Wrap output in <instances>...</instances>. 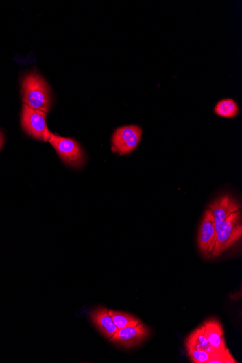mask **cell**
<instances>
[{
	"mask_svg": "<svg viewBox=\"0 0 242 363\" xmlns=\"http://www.w3.org/2000/svg\"><path fill=\"white\" fill-rule=\"evenodd\" d=\"M23 102L30 108L49 112L50 109V92L47 84L36 73L25 76L21 82Z\"/></svg>",
	"mask_w": 242,
	"mask_h": 363,
	"instance_id": "obj_1",
	"label": "cell"
},
{
	"mask_svg": "<svg viewBox=\"0 0 242 363\" xmlns=\"http://www.w3.org/2000/svg\"><path fill=\"white\" fill-rule=\"evenodd\" d=\"M241 236V214L240 211H237L224 221L216 234L211 256L217 258L222 255L227 249L237 243Z\"/></svg>",
	"mask_w": 242,
	"mask_h": 363,
	"instance_id": "obj_2",
	"label": "cell"
},
{
	"mask_svg": "<svg viewBox=\"0 0 242 363\" xmlns=\"http://www.w3.org/2000/svg\"><path fill=\"white\" fill-rule=\"evenodd\" d=\"M45 112L23 104L21 112V125L23 130L38 140L48 142L51 132L46 123Z\"/></svg>",
	"mask_w": 242,
	"mask_h": 363,
	"instance_id": "obj_3",
	"label": "cell"
},
{
	"mask_svg": "<svg viewBox=\"0 0 242 363\" xmlns=\"http://www.w3.org/2000/svg\"><path fill=\"white\" fill-rule=\"evenodd\" d=\"M48 142L52 145L60 158L73 168H80L84 162V154L78 142L51 133Z\"/></svg>",
	"mask_w": 242,
	"mask_h": 363,
	"instance_id": "obj_4",
	"label": "cell"
},
{
	"mask_svg": "<svg viewBox=\"0 0 242 363\" xmlns=\"http://www.w3.org/2000/svg\"><path fill=\"white\" fill-rule=\"evenodd\" d=\"M142 129L135 125L117 129L112 136V150L121 155L134 151L141 141Z\"/></svg>",
	"mask_w": 242,
	"mask_h": 363,
	"instance_id": "obj_5",
	"label": "cell"
},
{
	"mask_svg": "<svg viewBox=\"0 0 242 363\" xmlns=\"http://www.w3.org/2000/svg\"><path fill=\"white\" fill-rule=\"evenodd\" d=\"M149 335V330L143 322L136 327L119 329L110 342L122 347H134L143 342Z\"/></svg>",
	"mask_w": 242,
	"mask_h": 363,
	"instance_id": "obj_6",
	"label": "cell"
},
{
	"mask_svg": "<svg viewBox=\"0 0 242 363\" xmlns=\"http://www.w3.org/2000/svg\"><path fill=\"white\" fill-rule=\"evenodd\" d=\"M215 221V235L220 229L224 221L234 212L239 211L240 204L231 195H223L208 206Z\"/></svg>",
	"mask_w": 242,
	"mask_h": 363,
	"instance_id": "obj_7",
	"label": "cell"
},
{
	"mask_svg": "<svg viewBox=\"0 0 242 363\" xmlns=\"http://www.w3.org/2000/svg\"><path fill=\"white\" fill-rule=\"evenodd\" d=\"M215 236L214 218L211 211L208 209L201 222L197 240L200 252L205 258L210 256L213 251Z\"/></svg>",
	"mask_w": 242,
	"mask_h": 363,
	"instance_id": "obj_8",
	"label": "cell"
},
{
	"mask_svg": "<svg viewBox=\"0 0 242 363\" xmlns=\"http://www.w3.org/2000/svg\"><path fill=\"white\" fill-rule=\"evenodd\" d=\"M90 318L97 329L106 339L110 338L119 330L109 315V310L99 307L91 312Z\"/></svg>",
	"mask_w": 242,
	"mask_h": 363,
	"instance_id": "obj_9",
	"label": "cell"
},
{
	"mask_svg": "<svg viewBox=\"0 0 242 363\" xmlns=\"http://www.w3.org/2000/svg\"><path fill=\"white\" fill-rule=\"evenodd\" d=\"M206 327V336L209 344L215 351L227 349L224 333L219 321L211 319L203 323Z\"/></svg>",
	"mask_w": 242,
	"mask_h": 363,
	"instance_id": "obj_10",
	"label": "cell"
},
{
	"mask_svg": "<svg viewBox=\"0 0 242 363\" xmlns=\"http://www.w3.org/2000/svg\"><path fill=\"white\" fill-rule=\"evenodd\" d=\"M186 346V348H195L206 350V351H208L211 354L216 352L208 342L206 336V327L203 324L202 327L197 329L189 336Z\"/></svg>",
	"mask_w": 242,
	"mask_h": 363,
	"instance_id": "obj_11",
	"label": "cell"
},
{
	"mask_svg": "<svg viewBox=\"0 0 242 363\" xmlns=\"http://www.w3.org/2000/svg\"><path fill=\"white\" fill-rule=\"evenodd\" d=\"M109 315L112 318L118 329L136 327V325L142 323L141 321L138 320L134 316L125 314V312H123L110 310Z\"/></svg>",
	"mask_w": 242,
	"mask_h": 363,
	"instance_id": "obj_12",
	"label": "cell"
},
{
	"mask_svg": "<svg viewBox=\"0 0 242 363\" xmlns=\"http://www.w3.org/2000/svg\"><path fill=\"white\" fill-rule=\"evenodd\" d=\"M214 111L216 115L222 118H232L238 114L239 108L234 99H225L216 105Z\"/></svg>",
	"mask_w": 242,
	"mask_h": 363,
	"instance_id": "obj_13",
	"label": "cell"
},
{
	"mask_svg": "<svg viewBox=\"0 0 242 363\" xmlns=\"http://www.w3.org/2000/svg\"><path fill=\"white\" fill-rule=\"evenodd\" d=\"M187 350L190 359L194 363H208L213 355L206 350L195 348H187Z\"/></svg>",
	"mask_w": 242,
	"mask_h": 363,
	"instance_id": "obj_14",
	"label": "cell"
},
{
	"mask_svg": "<svg viewBox=\"0 0 242 363\" xmlns=\"http://www.w3.org/2000/svg\"><path fill=\"white\" fill-rule=\"evenodd\" d=\"M237 361L233 358L228 349L216 351L212 355L208 363H237Z\"/></svg>",
	"mask_w": 242,
	"mask_h": 363,
	"instance_id": "obj_15",
	"label": "cell"
},
{
	"mask_svg": "<svg viewBox=\"0 0 242 363\" xmlns=\"http://www.w3.org/2000/svg\"><path fill=\"white\" fill-rule=\"evenodd\" d=\"M3 142H4L3 134L1 132H0V149L2 148Z\"/></svg>",
	"mask_w": 242,
	"mask_h": 363,
	"instance_id": "obj_16",
	"label": "cell"
}]
</instances>
